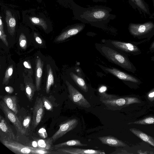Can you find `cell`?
Returning a JSON list of instances; mask_svg holds the SVG:
<instances>
[{"label":"cell","instance_id":"cell-8","mask_svg":"<svg viewBox=\"0 0 154 154\" xmlns=\"http://www.w3.org/2000/svg\"><path fill=\"white\" fill-rule=\"evenodd\" d=\"M78 124V120L75 118L68 119L62 123L59 129L51 137L53 142L75 128Z\"/></svg>","mask_w":154,"mask_h":154},{"label":"cell","instance_id":"cell-2","mask_svg":"<svg viewBox=\"0 0 154 154\" xmlns=\"http://www.w3.org/2000/svg\"><path fill=\"white\" fill-rule=\"evenodd\" d=\"M1 143L7 148L17 154H49V151L39 148H34L25 146L15 140L0 138Z\"/></svg>","mask_w":154,"mask_h":154},{"label":"cell","instance_id":"cell-21","mask_svg":"<svg viewBox=\"0 0 154 154\" xmlns=\"http://www.w3.org/2000/svg\"><path fill=\"white\" fill-rule=\"evenodd\" d=\"M47 68L48 75L45 90L46 93L48 94L51 86L54 84V78L52 69L49 65H47Z\"/></svg>","mask_w":154,"mask_h":154},{"label":"cell","instance_id":"cell-40","mask_svg":"<svg viewBox=\"0 0 154 154\" xmlns=\"http://www.w3.org/2000/svg\"><path fill=\"white\" fill-rule=\"evenodd\" d=\"M153 0V3H154V0Z\"/></svg>","mask_w":154,"mask_h":154},{"label":"cell","instance_id":"cell-22","mask_svg":"<svg viewBox=\"0 0 154 154\" xmlns=\"http://www.w3.org/2000/svg\"><path fill=\"white\" fill-rule=\"evenodd\" d=\"M53 142L52 138L51 137L45 140H38L37 143L38 148L48 150L51 149Z\"/></svg>","mask_w":154,"mask_h":154},{"label":"cell","instance_id":"cell-1","mask_svg":"<svg viewBox=\"0 0 154 154\" xmlns=\"http://www.w3.org/2000/svg\"><path fill=\"white\" fill-rule=\"evenodd\" d=\"M95 47L100 54L109 62L133 73L137 69L125 53L104 44L96 43Z\"/></svg>","mask_w":154,"mask_h":154},{"label":"cell","instance_id":"cell-13","mask_svg":"<svg viewBox=\"0 0 154 154\" xmlns=\"http://www.w3.org/2000/svg\"><path fill=\"white\" fill-rule=\"evenodd\" d=\"M98 138L102 143L111 146L124 147L126 145L123 142L111 136L100 137Z\"/></svg>","mask_w":154,"mask_h":154},{"label":"cell","instance_id":"cell-19","mask_svg":"<svg viewBox=\"0 0 154 154\" xmlns=\"http://www.w3.org/2000/svg\"><path fill=\"white\" fill-rule=\"evenodd\" d=\"M70 76L75 84L85 92H87L88 88L84 80L81 77L73 72L70 73Z\"/></svg>","mask_w":154,"mask_h":154},{"label":"cell","instance_id":"cell-26","mask_svg":"<svg viewBox=\"0 0 154 154\" xmlns=\"http://www.w3.org/2000/svg\"><path fill=\"white\" fill-rule=\"evenodd\" d=\"M132 124L142 125L154 124V116L147 117L142 119L129 123V124Z\"/></svg>","mask_w":154,"mask_h":154},{"label":"cell","instance_id":"cell-28","mask_svg":"<svg viewBox=\"0 0 154 154\" xmlns=\"http://www.w3.org/2000/svg\"><path fill=\"white\" fill-rule=\"evenodd\" d=\"M143 12L149 13V10L146 4L143 0H131Z\"/></svg>","mask_w":154,"mask_h":154},{"label":"cell","instance_id":"cell-38","mask_svg":"<svg viewBox=\"0 0 154 154\" xmlns=\"http://www.w3.org/2000/svg\"><path fill=\"white\" fill-rule=\"evenodd\" d=\"M149 51L150 52H154V41L151 44L149 48Z\"/></svg>","mask_w":154,"mask_h":154},{"label":"cell","instance_id":"cell-6","mask_svg":"<svg viewBox=\"0 0 154 154\" xmlns=\"http://www.w3.org/2000/svg\"><path fill=\"white\" fill-rule=\"evenodd\" d=\"M69 93L68 97L74 104L80 106L88 108L91 105L84 96L68 81H66Z\"/></svg>","mask_w":154,"mask_h":154},{"label":"cell","instance_id":"cell-10","mask_svg":"<svg viewBox=\"0 0 154 154\" xmlns=\"http://www.w3.org/2000/svg\"><path fill=\"white\" fill-rule=\"evenodd\" d=\"M60 153L66 154H105L103 151L78 148L63 147L56 149Z\"/></svg>","mask_w":154,"mask_h":154},{"label":"cell","instance_id":"cell-34","mask_svg":"<svg viewBox=\"0 0 154 154\" xmlns=\"http://www.w3.org/2000/svg\"><path fill=\"white\" fill-rule=\"evenodd\" d=\"M147 97L149 100L151 101H152L154 100V88L148 94Z\"/></svg>","mask_w":154,"mask_h":154},{"label":"cell","instance_id":"cell-39","mask_svg":"<svg viewBox=\"0 0 154 154\" xmlns=\"http://www.w3.org/2000/svg\"><path fill=\"white\" fill-rule=\"evenodd\" d=\"M151 60L154 62V55L151 57Z\"/></svg>","mask_w":154,"mask_h":154},{"label":"cell","instance_id":"cell-7","mask_svg":"<svg viewBox=\"0 0 154 154\" xmlns=\"http://www.w3.org/2000/svg\"><path fill=\"white\" fill-rule=\"evenodd\" d=\"M0 107L5 117L13 124L16 130L22 134H25L26 131L16 114L8 107L3 101H0Z\"/></svg>","mask_w":154,"mask_h":154},{"label":"cell","instance_id":"cell-16","mask_svg":"<svg viewBox=\"0 0 154 154\" xmlns=\"http://www.w3.org/2000/svg\"><path fill=\"white\" fill-rule=\"evenodd\" d=\"M2 101L7 106L16 114L18 112L17 97L15 95H8L1 97Z\"/></svg>","mask_w":154,"mask_h":154},{"label":"cell","instance_id":"cell-17","mask_svg":"<svg viewBox=\"0 0 154 154\" xmlns=\"http://www.w3.org/2000/svg\"><path fill=\"white\" fill-rule=\"evenodd\" d=\"M5 21L9 34L13 36L15 31L16 20L11 11L7 10L5 12Z\"/></svg>","mask_w":154,"mask_h":154},{"label":"cell","instance_id":"cell-24","mask_svg":"<svg viewBox=\"0 0 154 154\" xmlns=\"http://www.w3.org/2000/svg\"><path fill=\"white\" fill-rule=\"evenodd\" d=\"M107 90V88L106 86H103L100 88L99 89V95L100 96V100H108L116 98L118 97L116 96L109 94L105 93Z\"/></svg>","mask_w":154,"mask_h":154},{"label":"cell","instance_id":"cell-11","mask_svg":"<svg viewBox=\"0 0 154 154\" xmlns=\"http://www.w3.org/2000/svg\"><path fill=\"white\" fill-rule=\"evenodd\" d=\"M85 26V25L83 24H75L62 32L55 40L59 42L66 40L79 33L84 29Z\"/></svg>","mask_w":154,"mask_h":154},{"label":"cell","instance_id":"cell-32","mask_svg":"<svg viewBox=\"0 0 154 154\" xmlns=\"http://www.w3.org/2000/svg\"><path fill=\"white\" fill-rule=\"evenodd\" d=\"M127 105L135 103H140V100L137 98L132 97H126Z\"/></svg>","mask_w":154,"mask_h":154},{"label":"cell","instance_id":"cell-9","mask_svg":"<svg viewBox=\"0 0 154 154\" xmlns=\"http://www.w3.org/2000/svg\"><path fill=\"white\" fill-rule=\"evenodd\" d=\"M44 106L42 99L37 97L32 109V124L34 128L42 119L44 113Z\"/></svg>","mask_w":154,"mask_h":154},{"label":"cell","instance_id":"cell-31","mask_svg":"<svg viewBox=\"0 0 154 154\" xmlns=\"http://www.w3.org/2000/svg\"><path fill=\"white\" fill-rule=\"evenodd\" d=\"M42 100L45 108L48 111H52L53 110V106L50 101L45 97H43Z\"/></svg>","mask_w":154,"mask_h":154},{"label":"cell","instance_id":"cell-29","mask_svg":"<svg viewBox=\"0 0 154 154\" xmlns=\"http://www.w3.org/2000/svg\"><path fill=\"white\" fill-rule=\"evenodd\" d=\"M7 35L5 34L4 30V26L3 21L0 17V38L5 45L8 47V43L6 39Z\"/></svg>","mask_w":154,"mask_h":154},{"label":"cell","instance_id":"cell-15","mask_svg":"<svg viewBox=\"0 0 154 154\" xmlns=\"http://www.w3.org/2000/svg\"><path fill=\"white\" fill-rule=\"evenodd\" d=\"M43 63L40 58L37 57L36 60L35 68V87L37 91L40 90Z\"/></svg>","mask_w":154,"mask_h":154},{"label":"cell","instance_id":"cell-36","mask_svg":"<svg viewBox=\"0 0 154 154\" xmlns=\"http://www.w3.org/2000/svg\"><path fill=\"white\" fill-rule=\"evenodd\" d=\"M6 91L8 93L11 94L14 91L13 88L11 86H6L5 88Z\"/></svg>","mask_w":154,"mask_h":154},{"label":"cell","instance_id":"cell-37","mask_svg":"<svg viewBox=\"0 0 154 154\" xmlns=\"http://www.w3.org/2000/svg\"><path fill=\"white\" fill-rule=\"evenodd\" d=\"M24 66L26 68L30 69L31 68V66L29 63L27 61H25L23 63Z\"/></svg>","mask_w":154,"mask_h":154},{"label":"cell","instance_id":"cell-20","mask_svg":"<svg viewBox=\"0 0 154 154\" xmlns=\"http://www.w3.org/2000/svg\"><path fill=\"white\" fill-rule=\"evenodd\" d=\"M88 144L81 143L80 141L77 139H73L57 144L54 145L55 149L71 146H86Z\"/></svg>","mask_w":154,"mask_h":154},{"label":"cell","instance_id":"cell-5","mask_svg":"<svg viewBox=\"0 0 154 154\" xmlns=\"http://www.w3.org/2000/svg\"><path fill=\"white\" fill-rule=\"evenodd\" d=\"M98 65L106 73L112 74L123 82L137 86L141 83L140 80L136 77L116 68L108 67L100 65Z\"/></svg>","mask_w":154,"mask_h":154},{"label":"cell","instance_id":"cell-12","mask_svg":"<svg viewBox=\"0 0 154 154\" xmlns=\"http://www.w3.org/2000/svg\"><path fill=\"white\" fill-rule=\"evenodd\" d=\"M0 138L15 140V136L11 127L4 118L0 115Z\"/></svg>","mask_w":154,"mask_h":154},{"label":"cell","instance_id":"cell-4","mask_svg":"<svg viewBox=\"0 0 154 154\" xmlns=\"http://www.w3.org/2000/svg\"><path fill=\"white\" fill-rule=\"evenodd\" d=\"M104 44L120 50L126 54L137 55L141 54V51L137 46V42H127L111 39H103Z\"/></svg>","mask_w":154,"mask_h":154},{"label":"cell","instance_id":"cell-27","mask_svg":"<svg viewBox=\"0 0 154 154\" xmlns=\"http://www.w3.org/2000/svg\"><path fill=\"white\" fill-rule=\"evenodd\" d=\"M13 71V66L11 64L7 68L5 73V76L3 78L2 84L7 85L9 79L12 74Z\"/></svg>","mask_w":154,"mask_h":154},{"label":"cell","instance_id":"cell-33","mask_svg":"<svg viewBox=\"0 0 154 154\" xmlns=\"http://www.w3.org/2000/svg\"><path fill=\"white\" fill-rule=\"evenodd\" d=\"M30 119V117L29 116H28L26 117L23 120L22 125L24 129L26 131V130L29 127Z\"/></svg>","mask_w":154,"mask_h":154},{"label":"cell","instance_id":"cell-18","mask_svg":"<svg viewBox=\"0 0 154 154\" xmlns=\"http://www.w3.org/2000/svg\"><path fill=\"white\" fill-rule=\"evenodd\" d=\"M129 130L132 133L138 138L154 147V137L135 128H131Z\"/></svg>","mask_w":154,"mask_h":154},{"label":"cell","instance_id":"cell-23","mask_svg":"<svg viewBox=\"0 0 154 154\" xmlns=\"http://www.w3.org/2000/svg\"><path fill=\"white\" fill-rule=\"evenodd\" d=\"M25 90L26 96L29 100L32 101L35 91L34 85L30 82H26L25 84Z\"/></svg>","mask_w":154,"mask_h":154},{"label":"cell","instance_id":"cell-35","mask_svg":"<svg viewBox=\"0 0 154 154\" xmlns=\"http://www.w3.org/2000/svg\"><path fill=\"white\" fill-rule=\"evenodd\" d=\"M34 37L36 42L38 44L40 45L42 44L43 42L42 39L38 35V34L36 33H34Z\"/></svg>","mask_w":154,"mask_h":154},{"label":"cell","instance_id":"cell-3","mask_svg":"<svg viewBox=\"0 0 154 154\" xmlns=\"http://www.w3.org/2000/svg\"><path fill=\"white\" fill-rule=\"evenodd\" d=\"M128 29L130 33L134 38H146L147 41L154 35V23L152 22L142 24L131 23L129 25Z\"/></svg>","mask_w":154,"mask_h":154},{"label":"cell","instance_id":"cell-30","mask_svg":"<svg viewBox=\"0 0 154 154\" xmlns=\"http://www.w3.org/2000/svg\"><path fill=\"white\" fill-rule=\"evenodd\" d=\"M19 43L20 46L22 49H26L27 46V40L25 35L23 33H21L20 35Z\"/></svg>","mask_w":154,"mask_h":154},{"label":"cell","instance_id":"cell-25","mask_svg":"<svg viewBox=\"0 0 154 154\" xmlns=\"http://www.w3.org/2000/svg\"><path fill=\"white\" fill-rule=\"evenodd\" d=\"M29 20L32 23L41 26L44 30H45L47 29L48 25L47 23L43 19L32 17H30Z\"/></svg>","mask_w":154,"mask_h":154},{"label":"cell","instance_id":"cell-14","mask_svg":"<svg viewBox=\"0 0 154 154\" xmlns=\"http://www.w3.org/2000/svg\"><path fill=\"white\" fill-rule=\"evenodd\" d=\"M108 14V11L104 9H92L86 11L85 17L91 19H103L106 17Z\"/></svg>","mask_w":154,"mask_h":154}]
</instances>
